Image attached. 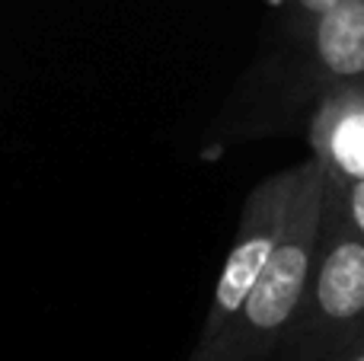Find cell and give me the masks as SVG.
I'll use <instances>...</instances> for the list:
<instances>
[{"label":"cell","instance_id":"1","mask_svg":"<svg viewBox=\"0 0 364 361\" xmlns=\"http://www.w3.org/2000/svg\"><path fill=\"white\" fill-rule=\"evenodd\" d=\"M323 215V166L316 163L278 253L214 343L192 349L188 361H265L288 339L307 291Z\"/></svg>","mask_w":364,"mask_h":361},{"label":"cell","instance_id":"2","mask_svg":"<svg viewBox=\"0 0 364 361\" xmlns=\"http://www.w3.org/2000/svg\"><path fill=\"white\" fill-rule=\"evenodd\" d=\"M364 333V243L348 230L323 179L320 237L301 311L282 343L291 361H326Z\"/></svg>","mask_w":364,"mask_h":361},{"label":"cell","instance_id":"3","mask_svg":"<svg viewBox=\"0 0 364 361\" xmlns=\"http://www.w3.org/2000/svg\"><path fill=\"white\" fill-rule=\"evenodd\" d=\"M314 166L316 160L307 157L297 166H291V170H282L275 176L262 179L250 192V198L243 202V211H240L237 237H233L230 249H227L224 269L218 275V285H214L208 317L195 349H201V345L214 343L220 336V330L230 323V317L240 311V304L252 291L259 275L265 272L272 256L278 253Z\"/></svg>","mask_w":364,"mask_h":361},{"label":"cell","instance_id":"4","mask_svg":"<svg viewBox=\"0 0 364 361\" xmlns=\"http://www.w3.org/2000/svg\"><path fill=\"white\" fill-rule=\"evenodd\" d=\"M310 157L333 183H364V90H329L310 119Z\"/></svg>","mask_w":364,"mask_h":361},{"label":"cell","instance_id":"5","mask_svg":"<svg viewBox=\"0 0 364 361\" xmlns=\"http://www.w3.org/2000/svg\"><path fill=\"white\" fill-rule=\"evenodd\" d=\"M310 64L329 90H364V0H336L307 23Z\"/></svg>","mask_w":364,"mask_h":361},{"label":"cell","instance_id":"6","mask_svg":"<svg viewBox=\"0 0 364 361\" xmlns=\"http://www.w3.org/2000/svg\"><path fill=\"white\" fill-rule=\"evenodd\" d=\"M326 195L339 208L348 230L364 243V183H333V179H326Z\"/></svg>","mask_w":364,"mask_h":361},{"label":"cell","instance_id":"7","mask_svg":"<svg viewBox=\"0 0 364 361\" xmlns=\"http://www.w3.org/2000/svg\"><path fill=\"white\" fill-rule=\"evenodd\" d=\"M326 361H364V333H358L355 339H348L342 349H336Z\"/></svg>","mask_w":364,"mask_h":361},{"label":"cell","instance_id":"8","mask_svg":"<svg viewBox=\"0 0 364 361\" xmlns=\"http://www.w3.org/2000/svg\"><path fill=\"white\" fill-rule=\"evenodd\" d=\"M291 4H294L297 16H301L304 23H310V19H316L320 13H326L336 0H291Z\"/></svg>","mask_w":364,"mask_h":361}]
</instances>
